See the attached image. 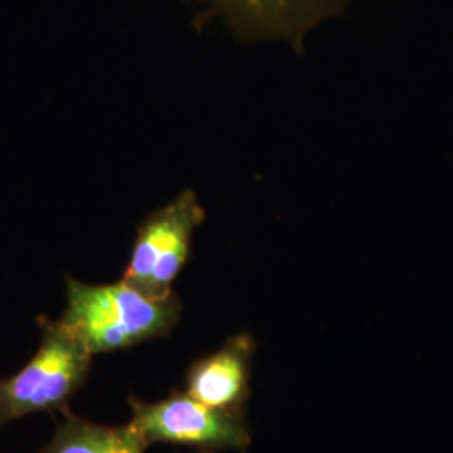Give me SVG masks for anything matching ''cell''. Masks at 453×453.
Wrapping results in <instances>:
<instances>
[{"instance_id":"6da1fadb","label":"cell","mask_w":453,"mask_h":453,"mask_svg":"<svg viewBox=\"0 0 453 453\" xmlns=\"http://www.w3.org/2000/svg\"><path fill=\"white\" fill-rule=\"evenodd\" d=\"M177 294L150 297L123 279L114 284L65 280V308L59 326L95 357L165 336L179 323Z\"/></svg>"},{"instance_id":"7a4b0ae2","label":"cell","mask_w":453,"mask_h":453,"mask_svg":"<svg viewBox=\"0 0 453 453\" xmlns=\"http://www.w3.org/2000/svg\"><path fill=\"white\" fill-rule=\"evenodd\" d=\"M91 363L93 355L58 321L42 324L37 353L14 376L0 380V426L63 408L84 385Z\"/></svg>"},{"instance_id":"3957f363","label":"cell","mask_w":453,"mask_h":453,"mask_svg":"<svg viewBox=\"0 0 453 453\" xmlns=\"http://www.w3.org/2000/svg\"><path fill=\"white\" fill-rule=\"evenodd\" d=\"M205 209L194 190H183L153 211L138 228L123 280L150 297L173 294V282L187 264L195 230Z\"/></svg>"},{"instance_id":"277c9868","label":"cell","mask_w":453,"mask_h":453,"mask_svg":"<svg viewBox=\"0 0 453 453\" xmlns=\"http://www.w3.org/2000/svg\"><path fill=\"white\" fill-rule=\"evenodd\" d=\"M134 428L146 443L165 441L203 450L243 449L249 434L242 421L226 410L196 402L190 395H173L158 403L131 400Z\"/></svg>"},{"instance_id":"5b68a950","label":"cell","mask_w":453,"mask_h":453,"mask_svg":"<svg viewBox=\"0 0 453 453\" xmlns=\"http://www.w3.org/2000/svg\"><path fill=\"white\" fill-rule=\"evenodd\" d=\"M230 31L247 42H288L296 50L309 33L340 17L349 0H203Z\"/></svg>"},{"instance_id":"8992f818","label":"cell","mask_w":453,"mask_h":453,"mask_svg":"<svg viewBox=\"0 0 453 453\" xmlns=\"http://www.w3.org/2000/svg\"><path fill=\"white\" fill-rule=\"evenodd\" d=\"M249 351L250 342L239 336L220 351L198 361L188 374L187 395L203 405L228 411L242 398Z\"/></svg>"},{"instance_id":"52a82bcc","label":"cell","mask_w":453,"mask_h":453,"mask_svg":"<svg viewBox=\"0 0 453 453\" xmlns=\"http://www.w3.org/2000/svg\"><path fill=\"white\" fill-rule=\"evenodd\" d=\"M145 438L133 423L104 426L69 417L41 453H145Z\"/></svg>"}]
</instances>
